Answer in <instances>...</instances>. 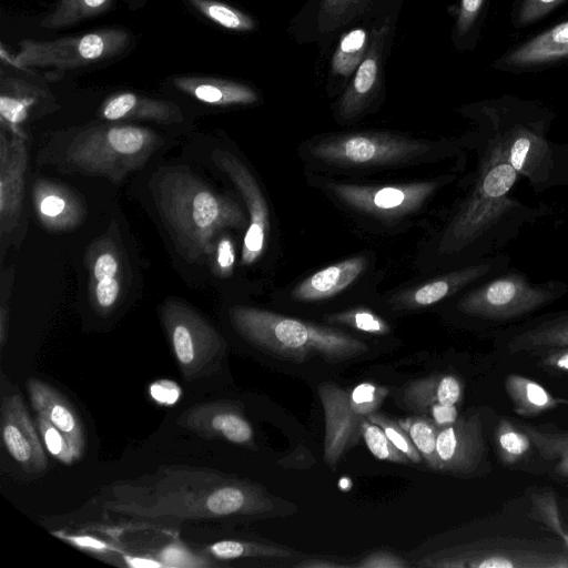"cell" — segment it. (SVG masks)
<instances>
[{
    "label": "cell",
    "mask_w": 568,
    "mask_h": 568,
    "mask_svg": "<svg viewBox=\"0 0 568 568\" xmlns=\"http://www.w3.org/2000/svg\"><path fill=\"white\" fill-rule=\"evenodd\" d=\"M161 321L183 378L193 382L216 371L226 342L201 314L186 304L168 300Z\"/></svg>",
    "instance_id": "cell-11"
},
{
    "label": "cell",
    "mask_w": 568,
    "mask_h": 568,
    "mask_svg": "<svg viewBox=\"0 0 568 568\" xmlns=\"http://www.w3.org/2000/svg\"><path fill=\"white\" fill-rule=\"evenodd\" d=\"M541 365L546 368L568 373V346L544 352Z\"/></svg>",
    "instance_id": "cell-50"
},
{
    "label": "cell",
    "mask_w": 568,
    "mask_h": 568,
    "mask_svg": "<svg viewBox=\"0 0 568 568\" xmlns=\"http://www.w3.org/2000/svg\"><path fill=\"white\" fill-rule=\"evenodd\" d=\"M130 43L123 29H102L51 41L23 40L13 62L20 68L69 70L109 60Z\"/></svg>",
    "instance_id": "cell-14"
},
{
    "label": "cell",
    "mask_w": 568,
    "mask_h": 568,
    "mask_svg": "<svg viewBox=\"0 0 568 568\" xmlns=\"http://www.w3.org/2000/svg\"><path fill=\"white\" fill-rule=\"evenodd\" d=\"M561 404H562V405H568V399H562V398H561Z\"/></svg>",
    "instance_id": "cell-53"
},
{
    "label": "cell",
    "mask_w": 568,
    "mask_h": 568,
    "mask_svg": "<svg viewBox=\"0 0 568 568\" xmlns=\"http://www.w3.org/2000/svg\"><path fill=\"white\" fill-rule=\"evenodd\" d=\"M205 554L210 558H214L216 560H233L241 558L286 559L291 558L295 551L273 545L225 539L211 544L206 547Z\"/></svg>",
    "instance_id": "cell-37"
},
{
    "label": "cell",
    "mask_w": 568,
    "mask_h": 568,
    "mask_svg": "<svg viewBox=\"0 0 568 568\" xmlns=\"http://www.w3.org/2000/svg\"><path fill=\"white\" fill-rule=\"evenodd\" d=\"M369 422L378 425L392 443L402 450L410 462L415 464L422 463V455L414 445L406 430L399 425L398 420L392 419L381 413H373L367 418Z\"/></svg>",
    "instance_id": "cell-46"
},
{
    "label": "cell",
    "mask_w": 568,
    "mask_h": 568,
    "mask_svg": "<svg viewBox=\"0 0 568 568\" xmlns=\"http://www.w3.org/2000/svg\"><path fill=\"white\" fill-rule=\"evenodd\" d=\"M154 558L163 565V568H199L214 566L212 561L193 552L178 541L163 546L154 554Z\"/></svg>",
    "instance_id": "cell-45"
},
{
    "label": "cell",
    "mask_w": 568,
    "mask_h": 568,
    "mask_svg": "<svg viewBox=\"0 0 568 568\" xmlns=\"http://www.w3.org/2000/svg\"><path fill=\"white\" fill-rule=\"evenodd\" d=\"M365 256H354L328 265L302 282L291 292L297 302H318L335 296L351 286L364 272Z\"/></svg>",
    "instance_id": "cell-28"
},
{
    "label": "cell",
    "mask_w": 568,
    "mask_h": 568,
    "mask_svg": "<svg viewBox=\"0 0 568 568\" xmlns=\"http://www.w3.org/2000/svg\"><path fill=\"white\" fill-rule=\"evenodd\" d=\"M436 449L440 471L456 475L474 473L485 455L480 415L460 416L455 423L439 428Z\"/></svg>",
    "instance_id": "cell-21"
},
{
    "label": "cell",
    "mask_w": 568,
    "mask_h": 568,
    "mask_svg": "<svg viewBox=\"0 0 568 568\" xmlns=\"http://www.w3.org/2000/svg\"><path fill=\"white\" fill-rule=\"evenodd\" d=\"M27 138L1 131L0 142V226L1 235L18 225L28 166Z\"/></svg>",
    "instance_id": "cell-22"
},
{
    "label": "cell",
    "mask_w": 568,
    "mask_h": 568,
    "mask_svg": "<svg viewBox=\"0 0 568 568\" xmlns=\"http://www.w3.org/2000/svg\"><path fill=\"white\" fill-rule=\"evenodd\" d=\"M118 0H58L54 9L41 21L44 28L57 29L91 19L112 8Z\"/></svg>",
    "instance_id": "cell-36"
},
{
    "label": "cell",
    "mask_w": 568,
    "mask_h": 568,
    "mask_svg": "<svg viewBox=\"0 0 568 568\" xmlns=\"http://www.w3.org/2000/svg\"><path fill=\"white\" fill-rule=\"evenodd\" d=\"M495 444L499 458L506 465L524 459L532 444L526 433L507 418H500L495 430Z\"/></svg>",
    "instance_id": "cell-39"
},
{
    "label": "cell",
    "mask_w": 568,
    "mask_h": 568,
    "mask_svg": "<svg viewBox=\"0 0 568 568\" xmlns=\"http://www.w3.org/2000/svg\"><path fill=\"white\" fill-rule=\"evenodd\" d=\"M503 348L511 355L544 353L568 346V308L529 318L499 336Z\"/></svg>",
    "instance_id": "cell-25"
},
{
    "label": "cell",
    "mask_w": 568,
    "mask_h": 568,
    "mask_svg": "<svg viewBox=\"0 0 568 568\" xmlns=\"http://www.w3.org/2000/svg\"><path fill=\"white\" fill-rule=\"evenodd\" d=\"M162 144L161 136L143 126H85L64 138L53 163L65 172L99 175L118 183L142 168Z\"/></svg>",
    "instance_id": "cell-6"
},
{
    "label": "cell",
    "mask_w": 568,
    "mask_h": 568,
    "mask_svg": "<svg viewBox=\"0 0 568 568\" xmlns=\"http://www.w3.org/2000/svg\"><path fill=\"white\" fill-rule=\"evenodd\" d=\"M32 408L48 419L67 437L79 460L85 448V434L81 418L68 398L52 385L34 377L26 382Z\"/></svg>",
    "instance_id": "cell-26"
},
{
    "label": "cell",
    "mask_w": 568,
    "mask_h": 568,
    "mask_svg": "<svg viewBox=\"0 0 568 568\" xmlns=\"http://www.w3.org/2000/svg\"><path fill=\"white\" fill-rule=\"evenodd\" d=\"M0 116L1 126L8 132L24 136L21 129L30 116L31 111L43 98L40 88L21 79L7 78L1 80Z\"/></svg>",
    "instance_id": "cell-32"
},
{
    "label": "cell",
    "mask_w": 568,
    "mask_h": 568,
    "mask_svg": "<svg viewBox=\"0 0 568 568\" xmlns=\"http://www.w3.org/2000/svg\"><path fill=\"white\" fill-rule=\"evenodd\" d=\"M396 22L375 27L371 45L336 102V118L353 122L377 103L384 89V67L389 52Z\"/></svg>",
    "instance_id": "cell-15"
},
{
    "label": "cell",
    "mask_w": 568,
    "mask_h": 568,
    "mask_svg": "<svg viewBox=\"0 0 568 568\" xmlns=\"http://www.w3.org/2000/svg\"><path fill=\"white\" fill-rule=\"evenodd\" d=\"M568 0H515L510 12L514 28L523 29L544 20Z\"/></svg>",
    "instance_id": "cell-42"
},
{
    "label": "cell",
    "mask_w": 568,
    "mask_h": 568,
    "mask_svg": "<svg viewBox=\"0 0 568 568\" xmlns=\"http://www.w3.org/2000/svg\"><path fill=\"white\" fill-rule=\"evenodd\" d=\"M540 457L556 475L568 479V430L519 424Z\"/></svg>",
    "instance_id": "cell-34"
},
{
    "label": "cell",
    "mask_w": 568,
    "mask_h": 568,
    "mask_svg": "<svg viewBox=\"0 0 568 568\" xmlns=\"http://www.w3.org/2000/svg\"><path fill=\"white\" fill-rule=\"evenodd\" d=\"M452 148L388 132L331 134L308 148L312 159L336 168H388L438 155Z\"/></svg>",
    "instance_id": "cell-8"
},
{
    "label": "cell",
    "mask_w": 568,
    "mask_h": 568,
    "mask_svg": "<svg viewBox=\"0 0 568 568\" xmlns=\"http://www.w3.org/2000/svg\"><path fill=\"white\" fill-rule=\"evenodd\" d=\"M55 536L70 542L71 545L97 554H111L120 551L119 548L109 544L108 541L101 540L92 535L88 534H67V532H54Z\"/></svg>",
    "instance_id": "cell-48"
},
{
    "label": "cell",
    "mask_w": 568,
    "mask_h": 568,
    "mask_svg": "<svg viewBox=\"0 0 568 568\" xmlns=\"http://www.w3.org/2000/svg\"><path fill=\"white\" fill-rule=\"evenodd\" d=\"M417 566L433 568H568V549L558 542L495 538L440 550Z\"/></svg>",
    "instance_id": "cell-9"
},
{
    "label": "cell",
    "mask_w": 568,
    "mask_h": 568,
    "mask_svg": "<svg viewBox=\"0 0 568 568\" xmlns=\"http://www.w3.org/2000/svg\"><path fill=\"white\" fill-rule=\"evenodd\" d=\"M510 261V256L501 252L480 262L452 268L430 281L399 292L392 298V303L400 310L432 306L503 272L509 267Z\"/></svg>",
    "instance_id": "cell-17"
},
{
    "label": "cell",
    "mask_w": 568,
    "mask_h": 568,
    "mask_svg": "<svg viewBox=\"0 0 568 568\" xmlns=\"http://www.w3.org/2000/svg\"><path fill=\"white\" fill-rule=\"evenodd\" d=\"M347 565H341V564H336V562H333V561H314V560H310V561H302L300 564L296 565V567H303V568H320V567H346Z\"/></svg>",
    "instance_id": "cell-52"
},
{
    "label": "cell",
    "mask_w": 568,
    "mask_h": 568,
    "mask_svg": "<svg viewBox=\"0 0 568 568\" xmlns=\"http://www.w3.org/2000/svg\"><path fill=\"white\" fill-rule=\"evenodd\" d=\"M567 293L564 281L534 282L525 272L507 267L454 296V311L474 323L503 325L529 317Z\"/></svg>",
    "instance_id": "cell-7"
},
{
    "label": "cell",
    "mask_w": 568,
    "mask_h": 568,
    "mask_svg": "<svg viewBox=\"0 0 568 568\" xmlns=\"http://www.w3.org/2000/svg\"><path fill=\"white\" fill-rule=\"evenodd\" d=\"M229 314L234 329L245 341L290 361L302 363L321 357L337 362L368 351L364 342L345 332L266 310L234 306Z\"/></svg>",
    "instance_id": "cell-5"
},
{
    "label": "cell",
    "mask_w": 568,
    "mask_h": 568,
    "mask_svg": "<svg viewBox=\"0 0 568 568\" xmlns=\"http://www.w3.org/2000/svg\"><path fill=\"white\" fill-rule=\"evenodd\" d=\"M388 388L369 382L342 388L323 383L317 393L324 410V459L334 469L343 455L362 437V424L379 408Z\"/></svg>",
    "instance_id": "cell-12"
},
{
    "label": "cell",
    "mask_w": 568,
    "mask_h": 568,
    "mask_svg": "<svg viewBox=\"0 0 568 568\" xmlns=\"http://www.w3.org/2000/svg\"><path fill=\"white\" fill-rule=\"evenodd\" d=\"M478 163L470 187L444 225L436 254L453 268L480 262L501 253L526 225L548 213L513 196L519 179L499 144L477 126Z\"/></svg>",
    "instance_id": "cell-2"
},
{
    "label": "cell",
    "mask_w": 568,
    "mask_h": 568,
    "mask_svg": "<svg viewBox=\"0 0 568 568\" xmlns=\"http://www.w3.org/2000/svg\"><path fill=\"white\" fill-rule=\"evenodd\" d=\"M428 466L440 471L436 443L439 427L427 416H409L398 419Z\"/></svg>",
    "instance_id": "cell-38"
},
{
    "label": "cell",
    "mask_w": 568,
    "mask_h": 568,
    "mask_svg": "<svg viewBox=\"0 0 568 568\" xmlns=\"http://www.w3.org/2000/svg\"><path fill=\"white\" fill-rule=\"evenodd\" d=\"M362 437L369 452L381 460L408 464L409 458L387 437L383 428L365 419L362 424Z\"/></svg>",
    "instance_id": "cell-41"
},
{
    "label": "cell",
    "mask_w": 568,
    "mask_h": 568,
    "mask_svg": "<svg viewBox=\"0 0 568 568\" xmlns=\"http://www.w3.org/2000/svg\"><path fill=\"white\" fill-rule=\"evenodd\" d=\"M89 268L91 302L99 312L108 313L120 302L125 285L124 256L112 236L93 243Z\"/></svg>",
    "instance_id": "cell-24"
},
{
    "label": "cell",
    "mask_w": 568,
    "mask_h": 568,
    "mask_svg": "<svg viewBox=\"0 0 568 568\" xmlns=\"http://www.w3.org/2000/svg\"><path fill=\"white\" fill-rule=\"evenodd\" d=\"M37 427L47 452L60 463L72 465L77 462L72 448L63 433L48 419L37 415Z\"/></svg>",
    "instance_id": "cell-44"
},
{
    "label": "cell",
    "mask_w": 568,
    "mask_h": 568,
    "mask_svg": "<svg viewBox=\"0 0 568 568\" xmlns=\"http://www.w3.org/2000/svg\"><path fill=\"white\" fill-rule=\"evenodd\" d=\"M454 175L393 184L326 181L325 190L352 212L381 222H396L417 213Z\"/></svg>",
    "instance_id": "cell-13"
},
{
    "label": "cell",
    "mask_w": 568,
    "mask_h": 568,
    "mask_svg": "<svg viewBox=\"0 0 568 568\" xmlns=\"http://www.w3.org/2000/svg\"><path fill=\"white\" fill-rule=\"evenodd\" d=\"M210 257L213 258V268L217 275L230 276L235 264V248L231 237L226 234L219 235Z\"/></svg>",
    "instance_id": "cell-47"
},
{
    "label": "cell",
    "mask_w": 568,
    "mask_h": 568,
    "mask_svg": "<svg viewBox=\"0 0 568 568\" xmlns=\"http://www.w3.org/2000/svg\"><path fill=\"white\" fill-rule=\"evenodd\" d=\"M505 389L519 416L532 417L561 404V398L554 397L539 383L521 375H508Z\"/></svg>",
    "instance_id": "cell-33"
},
{
    "label": "cell",
    "mask_w": 568,
    "mask_h": 568,
    "mask_svg": "<svg viewBox=\"0 0 568 568\" xmlns=\"http://www.w3.org/2000/svg\"><path fill=\"white\" fill-rule=\"evenodd\" d=\"M89 505L111 521L138 528L255 517L274 509L263 487L216 469L186 465H162L135 478L114 480Z\"/></svg>",
    "instance_id": "cell-1"
},
{
    "label": "cell",
    "mask_w": 568,
    "mask_h": 568,
    "mask_svg": "<svg viewBox=\"0 0 568 568\" xmlns=\"http://www.w3.org/2000/svg\"><path fill=\"white\" fill-rule=\"evenodd\" d=\"M327 321L369 334L385 335L389 333V325L382 317L364 307L332 314L327 316Z\"/></svg>",
    "instance_id": "cell-43"
},
{
    "label": "cell",
    "mask_w": 568,
    "mask_h": 568,
    "mask_svg": "<svg viewBox=\"0 0 568 568\" xmlns=\"http://www.w3.org/2000/svg\"><path fill=\"white\" fill-rule=\"evenodd\" d=\"M489 0H459L452 30L453 45L458 51H473L480 39Z\"/></svg>",
    "instance_id": "cell-35"
},
{
    "label": "cell",
    "mask_w": 568,
    "mask_h": 568,
    "mask_svg": "<svg viewBox=\"0 0 568 568\" xmlns=\"http://www.w3.org/2000/svg\"><path fill=\"white\" fill-rule=\"evenodd\" d=\"M0 426L2 445L22 470L43 473L48 467L44 445L17 389L4 390L2 387Z\"/></svg>",
    "instance_id": "cell-18"
},
{
    "label": "cell",
    "mask_w": 568,
    "mask_h": 568,
    "mask_svg": "<svg viewBox=\"0 0 568 568\" xmlns=\"http://www.w3.org/2000/svg\"><path fill=\"white\" fill-rule=\"evenodd\" d=\"M32 202L38 220L51 231L77 227L85 215V207L79 195L53 181H34Z\"/></svg>",
    "instance_id": "cell-27"
},
{
    "label": "cell",
    "mask_w": 568,
    "mask_h": 568,
    "mask_svg": "<svg viewBox=\"0 0 568 568\" xmlns=\"http://www.w3.org/2000/svg\"><path fill=\"white\" fill-rule=\"evenodd\" d=\"M176 424L205 438L223 439L255 448L254 430L243 408L235 402L214 400L195 404L184 410Z\"/></svg>",
    "instance_id": "cell-19"
},
{
    "label": "cell",
    "mask_w": 568,
    "mask_h": 568,
    "mask_svg": "<svg viewBox=\"0 0 568 568\" xmlns=\"http://www.w3.org/2000/svg\"><path fill=\"white\" fill-rule=\"evenodd\" d=\"M403 3L404 0H306L288 30L300 44L315 43L325 49L353 27L396 22Z\"/></svg>",
    "instance_id": "cell-10"
},
{
    "label": "cell",
    "mask_w": 568,
    "mask_h": 568,
    "mask_svg": "<svg viewBox=\"0 0 568 568\" xmlns=\"http://www.w3.org/2000/svg\"><path fill=\"white\" fill-rule=\"evenodd\" d=\"M463 384L452 374H436L410 382L403 392V402L412 410L429 417L439 428L457 420V404Z\"/></svg>",
    "instance_id": "cell-23"
},
{
    "label": "cell",
    "mask_w": 568,
    "mask_h": 568,
    "mask_svg": "<svg viewBox=\"0 0 568 568\" xmlns=\"http://www.w3.org/2000/svg\"><path fill=\"white\" fill-rule=\"evenodd\" d=\"M123 561L125 562L126 566L134 567V568H141V567L142 568H146V567H151V568L162 567L163 568V565L159 560H156L155 558H149L146 556H135V555L124 554Z\"/></svg>",
    "instance_id": "cell-51"
},
{
    "label": "cell",
    "mask_w": 568,
    "mask_h": 568,
    "mask_svg": "<svg viewBox=\"0 0 568 568\" xmlns=\"http://www.w3.org/2000/svg\"><path fill=\"white\" fill-rule=\"evenodd\" d=\"M459 112L495 139L535 193L568 187V144L548 136L556 114L542 102L504 94L469 103Z\"/></svg>",
    "instance_id": "cell-3"
},
{
    "label": "cell",
    "mask_w": 568,
    "mask_h": 568,
    "mask_svg": "<svg viewBox=\"0 0 568 568\" xmlns=\"http://www.w3.org/2000/svg\"><path fill=\"white\" fill-rule=\"evenodd\" d=\"M200 13L219 26L234 31H252L256 28L254 19L241 10L217 0H187Z\"/></svg>",
    "instance_id": "cell-40"
},
{
    "label": "cell",
    "mask_w": 568,
    "mask_h": 568,
    "mask_svg": "<svg viewBox=\"0 0 568 568\" xmlns=\"http://www.w3.org/2000/svg\"><path fill=\"white\" fill-rule=\"evenodd\" d=\"M212 160L229 176L246 205L248 223L243 237L241 262L242 265H252L264 253L268 240L271 223L267 202L256 179L237 156L226 150L215 149Z\"/></svg>",
    "instance_id": "cell-16"
},
{
    "label": "cell",
    "mask_w": 568,
    "mask_h": 568,
    "mask_svg": "<svg viewBox=\"0 0 568 568\" xmlns=\"http://www.w3.org/2000/svg\"><path fill=\"white\" fill-rule=\"evenodd\" d=\"M374 28L366 24L353 27L338 37L329 61L326 87L329 94L345 89L368 51Z\"/></svg>",
    "instance_id": "cell-30"
},
{
    "label": "cell",
    "mask_w": 568,
    "mask_h": 568,
    "mask_svg": "<svg viewBox=\"0 0 568 568\" xmlns=\"http://www.w3.org/2000/svg\"><path fill=\"white\" fill-rule=\"evenodd\" d=\"M353 566L361 568H403L407 567L408 564L395 554L375 551Z\"/></svg>",
    "instance_id": "cell-49"
},
{
    "label": "cell",
    "mask_w": 568,
    "mask_h": 568,
    "mask_svg": "<svg viewBox=\"0 0 568 568\" xmlns=\"http://www.w3.org/2000/svg\"><path fill=\"white\" fill-rule=\"evenodd\" d=\"M568 62V19L507 50L491 68L508 73L542 71Z\"/></svg>",
    "instance_id": "cell-20"
},
{
    "label": "cell",
    "mask_w": 568,
    "mask_h": 568,
    "mask_svg": "<svg viewBox=\"0 0 568 568\" xmlns=\"http://www.w3.org/2000/svg\"><path fill=\"white\" fill-rule=\"evenodd\" d=\"M174 85L194 99L217 106L250 105L260 100L258 93L251 87L231 80L179 77Z\"/></svg>",
    "instance_id": "cell-31"
},
{
    "label": "cell",
    "mask_w": 568,
    "mask_h": 568,
    "mask_svg": "<svg viewBox=\"0 0 568 568\" xmlns=\"http://www.w3.org/2000/svg\"><path fill=\"white\" fill-rule=\"evenodd\" d=\"M153 195L173 241L190 262L210 257L222 231L247 227L248 219L237 202L215 192L186 168L159 171Z\"/></svg>",
    "instance_id": "cell-4"
},
{
    "label": "cell",
    "mask_w": 568,
    "mask_h": 568,
    "mask_svg": "<svg viewBox=\"0 0 568 568\" xmlns=\"http://www.w3.org/2000/svg\"><path fill=\"white\" fill-rule=\"evenodd\" d=\"M100 116L108 121L146 120L161 124L183 121L179 105L132 92H122L108 98L100 109Z\"/></svg>",
    "instance_id": "cell-29"
}]
</instances>
